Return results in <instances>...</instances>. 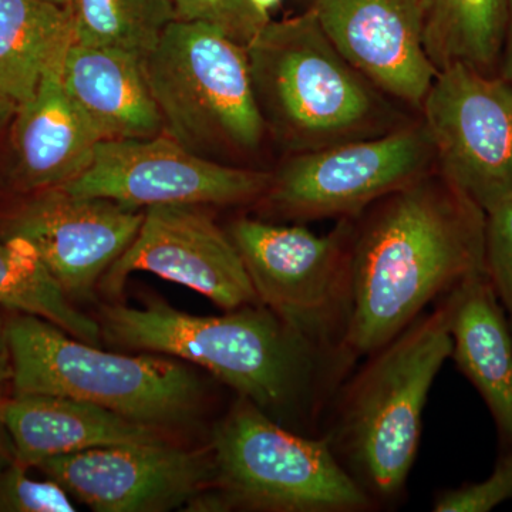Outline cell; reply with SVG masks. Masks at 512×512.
Returning <instances> with one entry per match:
<instances>
[{
	"label": "cell",
	"mask_w": 512,
	"mask_h": 512,
	"mask_svg": "<svg viewBox=\"0 0 512 512\" xmlns=\"http://www.w3.org/2000/svg\"><path fill=\"white\" fill-rule=\"evenodd\" d=\"M101 338L187 360L286 429L322 436L330 403L356 362L313 345L259 303L195 316L161 299L101 308Z\"/></svg>",
	"instance_id": "obj_1"
},
{
	"label": "cell",
	"mask_w": 512,
	"mask_h": 512,
	"mask_svg": "<svg viewBox=\"0 0 512 512\" xmlns=\"http://www.w3.org/2000/svg\"><path fill=\"white\" fill-rule=\"evenodd\" d=\"M485 272V212L437 170L355 218L348 350L382 348L434 303Z\"/></svg>",
	"instance_id": "obj_2"
},
{
	"label": "cell",
	"mask_w": 512,
	"mask_h": 512,
	"mask_svg": "<svg viewBox=\"0 0 512 512\" xmlns=\"http://www.w3.org/2000/svg\"><path fill=\"white\" fill-rule=\"evenodd\" d=\"M457 289L365 356L330 403L322 437L376 508L396 505L406 493L427 397L450 359Z\"/></svg>",
	"instance_id": "obj_3"
},
{
	"label": "cell",
	"mask_w": 512,
	"mask_h": 512,
	"mask_svg": "<svg viewBox=\"0 0 512 512\" xmlns=\"http://www.w3.org/2000/svg\"><path fill=\"white\" fill-rule=\"evenodd\" d=\"M247 53L266 133L289 156L382 136L407 123L308 10L269 20Z\"/></svg>",
	"instance_id": "obj_4"
},
{
	"label": "cell",
	"mask_w": 512,
	"mask_h": 512,
	"mask_svg": "<svg viewBox=\"0 0 512 512\" xmlns=\"http://www.w3.org/2000/svg\"><path fill=\"white\" fill-rule=\"evenodd\" d=\"M5 332L15 394L72 397L164 430L204 404V383L174 357L106 352L26 313L10 318Z\"/></svg>",
	"instance_id": "obj_5"
},
{
	"label": "cell",
	"mask_w": 512,
	"mask_h": 512,
	"mask_svg": "<svg viewBox=\"0 0 512 512\" xmlns=\"http://www.w3.org/2000/svg\"><path fill=\"white\" fill-rule=\"evenodd\" d=\"M143 67L163 133L181 146L214 161L261 147L266 128L247 47L207 23L177 19Z\"/></svg>",
	"instance_id": "obj_6"
},
{
	"label": "cell",
	"mask_w": 512,
	"mask_h": 512,
	"mask_svg": "<svg viewBox=\"0 0 512 512\" xmlns=\"http://www.w3.org/2000/svg\"><path fill=\"white\" fill-rule=\"evenodd\" d=\"M210 448L221 510H376L325 437L286 429L242 397L212 431Z\"/></svg>",
	"instance_id": "obj_7"
},
{
	"label": "cell",
	"mask_w": 512,
	"mask_h": 512,
	"mask_svg": "<svg viewBox=\"0 0 512 512\" xmlns=\"http://www.w3.org/2000/svg\"><path fill=\"white\" fill-rule=\"evenodd\" d=\"M227 232L258 301L313 345L356 362L348 350L355 218H342L325 235L247 217Z\"/></svg>",
	"instance_id": "obj_8"
},
{
	"label": "cell",
	"mask_w": 512,
	"mask_h": 512,
	"mask_svg": "<svg viewBox=\"0 0 512 512\" xmlns=\"http://www.w3.org/2000/svg\"><path fill=\"white\" fill-rule=\"evenodd\" d=\"M437 170L423 123L292 154L272 174L266 207L296 221L357 218L386 195Z\"/></svg>",
	"instance_id": "obj_9"
},
{
	"label": "cell",
	"mask_w": 512,
	"mask_h": 512,
	"mask_svg": "<svg viewBox=\"0 0 512 512\" xmlns=\"http://www.w3.org/2000/svg\"><path fill=\"white\" fill-rule=\"evenodd\" d=\"M437 173L487 214L512 195V83L453 64L420 107Z\"/></svg>",
	"instance_id": "obj_10"
},
{
	"label": "cell",
	"mask_w": 512,
	"mask_h": 512,
	"mask_svg": "<svg viewBox=\"0 0 512 512\" xmlns=\"http://www.w3.org/2000/svg\"><path fill=\"white\" fill-rule=\"evenodd\" d=\"M271 177L198 156L161 133L100 141L90 167L62 188L146 210L168 204H247L264 197Z\"/></svg>",
	"instance_id": "obj_11"
},
{
	"label": "cell",
	"mask_w": 512,
	"mask_h": 512,
	"mask_svg": "<svg viewBox=\"0 0 512 512\" xmlns=\"http://www.w3.org/2000/svg\"><path fill=\"white\" fill-rule=\"evenodd\" d=\"M97 512H163L191 503L215 484L211 448L174 443L90 448L36 466Z\"/></svg>",
	"instance_id": "obj_12"
},
{
	"label": "cell",
	"mask_w": 512,
	"mask_h": 512,
	"mask_svg": "<svg viewBox=\"0 0 512 512\" xmlns=\"http://www.w3.org/2000/svg\"><path fill=\"white\" fill-rule=\"evenodd\" d=\"M134 272H151L207 296L224 311L259 303L244 261L227 231L200 205H153L136 238L110 266L99 291L119 296Z\"/></svg>",
	"instance_id": "obj_13"
},
{
	"label": "cell",
	"mask_w": 512,
	"mask_h": 512,
	"mask_svg": "<svg viewBox=\"0 0 512 512\" xmlns=\"http://www.w3.org/2000/svg\"><path fill=\"white\" fill-rule=\"evenodd\" d=\"M143 220L144 211L53 187L20 205L3 237L25 239L70 299L89 301Z\"/></svg>",
	"instance_id": "obj_14"
},
{
	"label": "cell",
	"mask_w": 512,
	"mask_h": 512,
	"mask_svg": "<svg viewBox=\"0 0 512 512\" xmlns=\"http://www.w3.org/2000/svg\"><path fill=\"white\" fill-rule=\"evenodd\" d=\"M336 50L389 99L420 110L437 69L424 46L423 0H305Z\"/></svg>",
	"instance_id": "obj_15"
},
{
	"label": "cell",
	"mask_w": 512,
	"mask_h": 512,
	"mask_svg": "<svg viewBox=\"0 0 512 512\" xmlns=\"http://www.w3.org/2000/svg\"><path fill=\"white\" fill-rule=\"evenodd\" d=\"M0 420L12 440L16 461L25 467L90 448L168 441L164 429L53 394H13L0 403Z\"/></svg>",
	"instance_id": "obj_16"
},
{
	"label": "cell",
	"mask_w": 512,
	"mask_h": 512,
	"mask_svg": "<svg viewBox=\"0 0 512 512\" xmlns=\"http://www.w3.org/2000/svg\"><path fill=\"white\" fill-rule=\"evenodd\" d=\"M63 63L45 74L35 96L18 106L12 121L15 175L25 190L76 180L92 164L101 141L64 87Z\"/></svg>",
	"instance_id": "obj_17"
},
{
	"label": "cell",
	"mask_w": 512,
	"mask_h": 512,
	"mask_svg": "<svg viewBox=\"0 0 512 512\" xmlns=\"http://www.w3.org/2000/svg\"><path fill=\"white\" fill-rule=\"evenodd\" d=\"M62 76L67 93L101 141L163 133V119L148 87L143 57L136 53L73 43Z\"/></svg>",
	"instance_id": "obj_18"
},
{
	"label": "cell",
	"mask_w": 512,
	"mask_h": 512,
	"mask_svg": "<svg viewBox=\"0 0 512 512\" xmlns=\"http://www.w3.org/2000/svg\"><path fill=\"white\" fill-rule=\"evenodd\" d=\"M451 355L493 417L501 453L512 450V332L487 274L457 289Z\"/></svg>",
	"instance_id": "obj_19"
},
{
	"label": "cell",
	"mask_w": 512,
	"mask_h": 512,
	"mask_svg": "<svg viewBox=\"0 0 512 512\" xmlns=\"http://www.w3.org/2000/svg\"><path fill=\"white\" fill-rule=\"evenodd\" d=\"M74 43L72 10L49 0H0V94L18 106Z\"/></svg>",
	"instance_id": "obj_20"
},
{
	"label": "cell",
	"mask_w": 512,
	"mask_h": 512,
	"mask_svg": "<svg viewBox=\"0 0 512 512\" xmlns=\"http://www.w3.org/2000/svg\"><path fill=\"white\" fill-rule=\"evenodd\" d=\"M510 0H423L424 46L437 72L498 74Z\"/></svg>",
	"instance_id": "obj_21"
},
{
	"label": "cell",
	"mask_w": 512,
	"mask_h": 512,
	"mask_svg": "<svg viewBox=\"0 0 512 512\" xmlns=\"http://www.w3.org/2000/svg\"><path fill=\"white\" fill-rule=\"evenodd\" d=\"M0 306L49 320L90 345L103 339L100 323L74 308L35 248L19 237L0 241Z\"/></svg>",
	"instance_id": "obj_22"
},
{
	"label": "cell",
	"mask_w": 512,
	"mask_h": 512,
	"mask_svg": "<svg viewBox=\"0 0 512 512\" xmlns=\"http://www.w3.org/2000/svg\"><path fill=\"white\" fill-rule=\"evenodd\" d=\"M74 43L144 57L177 20L174 0H72Z\"/></svg>",
	"instance_id": "obj_23"
},
{
	"label": "cell",
	"mask_w": 512,
	"mask_h": 512,
	"mask_svg": "<svg viewBox=\"0 0 512 512\" xmlns=\"http://www.w3.org/2000/svg\"><path fill=\"white\" fill-rule=\"evenodd\" d=\"M178 20L214 26L229 39L247 47L271 20L249 0H174Z\"/></svg>",
	"instance_id": "obj_24"
},
{
	"label": "cell",
	"mask_w": 512,
	"mask_h": 512,
	"mask_svg": "<svg viewBox=\"0 0 512 512\" xmlns=\"http://www.w3.org/2000/svg\"><path fill=\"white\" fill-rule=\"evenodd\" d=\"M485 274L512 332V195L485 214Z\"/></svg>",
	"instance_id": "obj_25"
},
{
	"label": "cell",
	"mask_w": 512,
	"mask_h": 512,
	"mask_svg": "<svg viewBox=\"0 0 512 512\" xmlns=\"http://www.w3.org/2000/svg\"><path fill=\"white\" fill-rule=\"evenodd\" d=\"M23 464L16 461L0 474V511L8 512H74L72 495L47 477H28Z\"/></svg>",
	"instance_id": "obj_26"
},
{
	"label": "cell",
	"mask_w": 512,
	"mask_h": 512,
	"mask_svg": "<svg viewBox=\"0 0 512 512\" xmlns=\"http://www.w3.org/2000/svg\"><path fill=\"white\" fill-rule=\"evenodd\" d=\"M512 500V450L503 451L491 476L480 483L443 490L436 495L434 512H487Z\"/></svg>",
	"instance_id": "obj_27"
},
{
	"label": "cell",
	"mask_w": 512,
	"mask_h": 512,
	"mask_svg": "<svg viewBox=\"0 0 512 512\" xmlns=\"http://www.w3.org/2000/svg\"><path fill=\"white\" fill-rule=\"evenodd\" d=\"M498 74L507 82L512 83V0L508 5L507 26H505V35L503 50H501L500 67Z\"/></svg>",
	"instance_id": "obj_28"
},
{
	"label": "cell",
	"mask_w": 512,
	"mask_h": 512,
	"mask_svg": "<svg viewBox=\"0 0 512 512\" xmlns=\"http://www.w3.org/2000/svg\"><path fill=\"white\" fill-rule=\"evenodd\" d=\"M18 104L0 94V131L15 119Z\"/></svg>",
	"instance_id": "obj_29"
},
{
	"label": "cell",
	"mask_w": 512,
	"mask_h": 512,
	"mask_svg": "<svg viewBox=\"0 0 512 512\" xmlns=\"http://www.w3.org/2000/svg\"><path fill=\"white\" fill-rule=\"evenodd\" d=\"M249 2H251L252 6H254L258 12H261L262 15L269 16L271 10H274L276 6L281 3V0H249Z\"/></svg>",
	"instance_id": "obj_30"
},
{
	"label": "cell",
	"mask_w": 512,
	"mask_h": 512,
	"mask_svg": "<svg viewBox=\"0 0 512 512\" xmlns=\"http://www.w3.org/2000/svg\"><path fill=\"white\" fill-rule=\"evenodd\" d=\"M10 360L8 342H6L5 325L0 320V363H5Z\"/></svg>",
	"instance_id": "obj_31"
},
{
	"label": "cell",
	"mask_w": 512,
	"mask_h": 512,
	"mask_svg": "<svg viewBox=\"0 0 512 512\" xmlns=\"http://www.w3.org/2000/svg\"><path fill=\"white\" fill-rule=\"evenodd\" d=\"M12 377V367H10V360L5 363H0V390H2L3 384L8 382Z\"/></svg>",
	"instance_id": "obj_32"
},
{
	"label": "cell",
	"mask_w": 512,
	"mask_h": 512,
	"mask_svg": "<svg viewBox=\"0 0 512 512\" xmlns=\"http://www.w3.org/2000/svg\"><path fill=\"white\" fill-rule=\"evenodd\" d=\"M5 434V427H3L2 420H0V460H2L3 451H5Z\"/></svg>",
	"instance_id": "obj_33"
},
{
	"label": "cell",
	"mask_w": 512,
	"mask_h": 512,
	"mask_svg": "<svg viewBox=\"0 0 512 512\" xmlns=\"http://www.w3.org/2000/svg\"><path fill=\"white\" fill-rule=\"evenodd\" d=\"M49 2L56 3V5H60V6H70V3H72V0H49Z\"/></svg>",
	"instance_id": "obj_34"
}]
</instances>
